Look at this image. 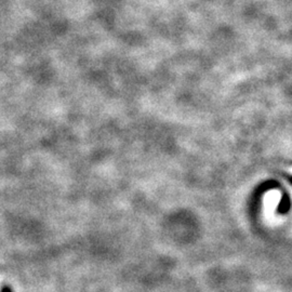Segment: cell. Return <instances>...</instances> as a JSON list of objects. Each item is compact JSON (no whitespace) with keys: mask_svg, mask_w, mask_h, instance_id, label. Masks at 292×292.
<instances>
[{"mask_svg":"<svg viewBox=\"0 0 292 292\" xmlns=\"http://www.w3.org/2000/svg\"><path fill=\"white\" fill-rule=\"evenodd\" d=\"M3 292H12V291H11V289H10V288L5 287V288H3Z\"/></svg>","mask_w":292,"mask_h":292,"instance_id":"cell-1","label":"cell"}]
</instances>
